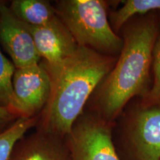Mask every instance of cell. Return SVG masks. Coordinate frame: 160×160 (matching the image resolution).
<instances>
[{
	"label": "cell",
	"mask_w": 160,
	"mask_h": 160,
	"mask_svg": "<svg viewBox=\"0 0 160 160\" xmlns=\"http://www.w3.org/2000/svg\"><path fill=\"white\" fill-rule=\"evenodd\" d=\"M126 148L130 160H160V108H148L133 117Z\"/></svg>",
	"instance_id": "cell-8"
},
{
	"label": "cell",
	"mask_w": 160,
	"mask_h": 160,
	"mask_svg": "<svg viewBox=\"0 0 160 160\" xmlns=\"http://www.w3.org/2000/svg\"><path fill=\"white\" fill-rule=\"evenodd\" d=\"M13 95L10 108L19 118H33L42 112L51 94L48 71L39 64L16 68L12 80Z\"/></svg>",
	"instance_id": "cell-5"
},
{
	"label": "cell",
	"mask_w": 160,
	"mask_h": 160,
	"mask_svg": "<svg viewBox=\"0 0 160 160\" xmlns=\"http://www.w3.org/2000/svg\"><path fill=\"white\" fill-rule=\"evenodd\" d=\"M154 11H160V0H128L113 13V27L118 30L134 16Z\"/></svg>",
	"instance_id": "cell-12"
},
{
	"label": "cell",
	"mask_w": 160,
	"mask_h": 160,
	"mask_svg": "<svg viewBox=\"0 0 160 160\" xmlns=\"http://www.w3.org/2000/svg\"><path fill=\"white\" fill-rule=\"evenodd\" d=\"M114 65L115 58L111 56L79 46L60 65L45 68L51 78V94L38 121V128L66 138L90 97Z\"/></svg>",
	"instance_id": "cell-1"
},
{
	"label": "cell",
	"mask_w": 160,
	"mask_h": 160,
	"mask_svg": "<svg viewBox=\"0 0 160 160\" xmlns=\"http://www.w3.org/2000/svg\"><path fill=\"white\" fill-rule=\"evenodd\" d=\"M20 21L31 26H42L57 17L55 8L46 0H13L9 6Z\"/></svg>",
	"instance_id": "cell-10"
},
{
	"label": "cell",
	"mask_w": 160,
	"mask_h": 160,
	"mask_svg": "<svg viewBox=\"0 0 160 160\" xmlns=\"http://www.w3.org/2000/svg\"><path fill=\"white\" fill-rule=\"evenodd\" d=\"M65 139L69 160H120L109 122L97 114L82 113Z\"/></svg>",
	"instance_id": "cell-4"
},
{
	"label": "cell",
	"mask_w": 160,
	"mask_h": 160,
	"mask_svg": "<svg viewBox=\"0 0 160 160\" xmlns=\"http://www.w3.org/2000/svg\"><path fill=\"white\" fill-rule=\"evenodd\" d=\"M158 37L155 20L146 18L127 28L119 58L99 85V116L109 122L135 96L146 93Z\"/></svg>",
	"instance_id": "cell-2"
},
{
	"label": "cell",
	"mask_w": 160,
	"mask_h": 160,
	"mask_svg": "<svg viewBox=\"0 0 160 160\" xmlns=\"http://www.w3.org/2000/svg\"><path fill=\"white\" fill-rule=\"evenodd\" d=\"M54 8L78 45L111 57L120 53L123 40L112 29L105 2L62 0Z\"/></svg>",
	"instance_id": "cell-3"
},
{
	"label": "cell",
	"mask_w": 160,
	"mask_h": 160,
	"mask_svg": "<svg viewBox=\"0 0 160 160\" xmlns=\"http://www.w3.org/2000/svg\"><path fill=\"white\" fill-rule=\"evenodd\" d=\"M8 160H69L66 139L37 128L17 142Z\"/></svg>",
	"instance_id": "cell-9"
},
{
	"label": "cell",
	"mask_w": 160,
	"mask_h": 160,
	"mask_svg": "<svg viewBox=\"0 0 160 160\" xmlns=\"http://www.w3.org/2000/svg\"><path fill=\"white\" fill-rule=\"evenodd\" d=\"M152 66L153 71V86L147 95L149 104H160V33L158 34L153 51Z\"/></svg>",
	"instance_id": "cell-14"
},
{
	"label": "cell",
	"mask_w": 160,
	"mask_h": 160,
	"mask_svg": "<svg viewBox=\"0 0 160 160\" xmlns=\"http://www.w3.org/2000/svg\"><path fill=\"white\" fill-rule=\"evenodd\" d=\"M18 119L19 117L10 108L0 105V133L9 128Z\"/></svg>",
	"instance_id": "cell-15"
},
{
	"label": "cell",
	"mask_w": 160,
	"mask_h": 160,
	"mask_svg": "<svg viewBox=\"0 0 160 160\" xmlns=\"http://www.w3.org/2000/svg\"><path fill=\"white\" fill-rule=\"evenodd\" d=\"M16 67L0 50V105L11 107L13 95L12 80Z\"/></svg>",
	"instance_id": "cell-13"
},
{
	"label": "cell",
	"mask_w": 160,
	"mask_h": 160,
	"mask_svg": "<svg viewBox=\"0 0 160 160\" xmlns=\"http://www.w3.org/2000/svg\"><path fill=\"white\" fill-rule=\"evenodd\" d=\"M38 121V117L19 118L9 128L0 133V160H8L17 142L30 129L37 125Z\"/></svg>",
	"instance_id": "cell-11"
},
{
	"label": "cell",
	"mask_w": 160,
	"mask_h": 160,
	"mask_svg": "<svg viewBox=\"0 0 160 160\" xmlns=\"http://www.w3.org/2000/svg\"><path fill=\"white\" fill-rule=\"evenodd\" d=\"M0 43L16 68L37 65L42 61L27 26L2 2H0Z\"/></svg>",
	"instance_id": "cell-6"
},
{
	"label": "cell",
	"mask_w": 160,
	"mask_h": 160,
	"mask_svg": "<svg viewBox=\"0 0 160 160\" xmlns=\"http://www.w3.org/2000/svg\"><path fill=\"white\" fill-rule=\"evenodd\" d=\"M25 25L46 68L60 65L79 48L71 32L58 17L45 25Z\"/></svg>",
	"instance_id": "cell-7"
}]
</instances>
